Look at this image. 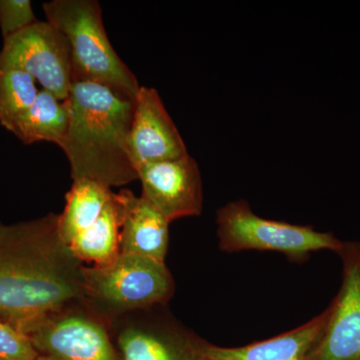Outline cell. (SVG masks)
<instances>
[{
    "label": "cell",
    "instance_id": "cell-11",
    "mask_svg": "<svg viewBox=\"0 0 360 360\" xmlns=\"http://www.w3.org/2000/svg\"><path fill=\"white\" fill-rule=\"evenodd\" d=\"M129 150L136 170L148 163L188 155L179 130L153 87L141 86L135 97Z\"/></svg>",
    "mask_w": 360,
    "mask_h": 360
},
{
    "label": "cell",
    "instance_id": "cell-2",
    "mask_svg": "<svg viewBox=\"0 0 360 360\" xmlns=\"http://www.w3.org/2000/svg\"><path fill=\"white\" fill-rule=\"evenodd\" d=\"M70 122L60 148L70 176L110 187L139 180L129 150L134 101L105 85L73 82Z\"/></svg>",
    "mask_w": 360,
    "mask_h": 360
},
{
    "label": "cell",
    "instance_id": "cell-8",
    "mask_svg": "<svg viewBox=\"0 0 360 360\" xmlns=\"http://www.w3.org/2000/svg\"><path fill=\"white\" fill-rule=\"evenodd\" d=\"M158 307L112 322L111 333L122 360H201L202 338L172 316L156 312Z\"/></svg>",
    "mask_w": 360,
    "mask_h": 360
},
{
    "label": "cell",
    "instance_id": "cell-15",
    "mask_svg": "<svg viewBox=\"0 0 360 360\" xmlns=\"http://www.w3.org/2000/svg\"><path fill=\"white\" fill-rule=\"evenodd\" d=\"M70 122L68 98H58L51 92L39 89L37 99L11 130L22 143L52 142L60 146Z\"/></svg>",
    "mask_w": 360,
    "mask_h": 360
},
{
    "label": "cell",
    "instance_id": "cell-18",
    "mask_svg": "<svg viewBox=\"0 0 360 360\" xmlns=\"http://www.w3.org/2000/svg\"><path fill=\"white\" fill-rule=\"evenodd\" d=\"M30 0H0V32L4 39L37 22Z\"/></svg>",
    "mask_w": 360,
    "mask_h": 360
},
{
    "label": "cell",
    "instance_id": "cell-6",
    "mask_svg": "<svg viewBox=\"0 0 360 360\" xmlns=\"http://www.w3.org/2000/svg\"><path fill=\"white\" fill-rule=\"evenodd\" d=\"M37 360H122L111 323L84 302L45 315L23 330Z\"/></svg>",
    "mask_w": 360,
    "mask_h": 360
},
{
    "label": "cell",
    "instance_id": "cell-7",
    "mask_svg": "<svg viewBox=\"0 0 360 360\" xmlns=\"http://www.w3.org/2000/svg\"><path fill=\"white\" fill-rule=\"evenodd\" d=\"M0 65L28 73L42 89L65 101L72 84L70 42L49 21H37L8 39H4Z\"/></svg>",
    "mask_w": 360,
    "mask_h": 360
},
{
    "label": "cell",
    "instance_id": "cell-12",
    "mask_svg": "<svg viewBox=\"0 0 360 360\" xmlns=\"http://www.w3.org/2000/svg\"><path fill=\"white\" fill-rule=\"evenodd\" d=\"M120 207V253L165 262L169 245V224L143 196L129 189L117 193Z\"/></svg>",
    "mask_w": 360,
    "mask_h": 360
},
{
    "label": "cell",
    "instance_id": "cell-10",
    "mask_svg": "<svg viewBox=\"0 0 360 360\" xmlns=\"http://www.w3.org/2000/svg\"><path fill=\"white\" fill-rule=\"evenodd\" d=\"M142 193L169 222L202 212L200 167L191 155L148 163L137 168Z\"/></svg>",
    "mask_w": 360,
    "mask_h": 360
},
{
    "label": "cell",
    "instance_id": "cell-3",
    "mask_svg": "<svg viewBox=\"0 0 360 360\" xmlns=\"http://www.w3.org/2000/svg\"><path fill=\"white\" fill-rule=\"evenodd\" d=\"M42 7L46 21L60 30L70 42L72 82L105 85L134 101L141 85L113 49L99 2L52 0Z\"/></svg>",
    "mask_w": 360,
    "mask_h": 360
},
{
    "label": "cell",
    "instance_id": "cell-20",
    "mask_svg": "<svg viewBox=\"0 0 360 360\" xmlns=\"http://www.w3.org/2000/svg\"><path fill=\"white\" fill-rule=\"evenodd\" d=\"M4 224H1V222H0V232L2 231V229H4Z\"/></svg>",
    "mask_w": 360,
    "mask_h": 360
},
{
    "label": "cell",
    "instance_id": "cell-4",
    "mask_svg": "<svg viewBox=\"0 0 360 360\" xmlns=\"http://www.w3.org/2000/svg\"><path fill=\"white\" fill-rule=\"evenodd\" d=\"M175 283L165 262L120 253L108 264L84 269V298L90 309L112 322L124 315L165 307Z\"/></svg>",
    "mask_w": 360,
    "mask_h": 360
},
{
    "label": "cell",
    "instance_id": "cell-9",
    "mask_svg": "<svg viewBox=\"0 0 360 360\" xmlns=\"http://www.w3.org/2000/svg\"><path fill=\"white\" fill-rule=\"evenodd\" d=\"M336 253L342 283L323 333L304 360H360V241H343Z\"/></svg>",
    "mask_w": 360,
    "mask_h": 360
},
{
    "label": "cell",
    "instance_id": "cell-17",
    "mask_svg": "<svg viewBox=\"0 0 360 360\" xmlns=\"http://www.w3.org/2000/svg\"><path fill=\"white\" fill-rule=\"evenodd\" d=\"M37 82L25 71L0 65V125L11 131L39 94Z\"/></svg>",
    "mask_w": 360,
    "mask_h": 360
},
{
    "label": "cell",
    "instance_id": "cell-14",
    "mask_svg": "<svg viewBox=\"0 0 360 360\" xmlns=\"http://www.w3.org/2000/svg\"><path fill=\"white\" fill-rule=\"evenodd\" d=\"M110 187L90 181L75 180L65 195V207L58 214V231L66 246L89 229L103 214L112 198Z\"/></svg>",
    "mask_w": 360,
    "mask_h": 360
},
{
    "label": "cell",
    "instance_id": "cell-1",
    "mask_svg": "<svg viewBox=\"0 0 360 360\" xmlns=\"http://www.w3.org/2000/svg\"><path fill=\"white\" fill-rule=\"evenodd\" d=\"M58 219L49 213L0 232V319L21 333L84 298L85 264L61 240Z\"/></svg>",
    "mask_w": 360,
    "mask_h": 360
},
{
    "label": "cell",
    "instance_id": "cell-19",
    "mask_svg": "<svg viewBox=\"0 0 360 360\" xmlns=\"http://www.w3.org/2000/svg\"><path fill=\"white\" fill-rule=\"evenodd\" d=\"M37 356L27 336L0 319V360H37Z\"/></svg>",
    "mask_w": 360,
    "mask_h": 360
},
{
    "label": "cell",
    "instance_id": "cell-16",
    "mask_svg": "<svg viewBox=\"0 0 360 360\" xmlns=\"http://www.w3.org/2000/svg\"><path fill=\"white\" fill-rule=\"evenodd\" d=\"M120 207L115 193L96 224L77 236L68 248L84 264H108L120 255Z\"/></svg>",
    "mask_w": 360,
    "mask_h": 360
},
{
    "label": "cell",
    "instance_id": "cell-5",
    "mask_svg": "<svg viewBox=\"0 0 360 360\" xmlns=\"http://www.w3.org/2000/svg\"><path fill=\"white\" fill-rule=\"evenodd\" d=\"M217 224L219 248L229 253L276 251L290 262H304L315 251L338 252L343 243L331 232L258 217L245 200L221 206L217 212Z\"/></svg>",
    "mask_w": 360,
    "mask_h": 360
},
{
    "label": "cell",
    "instance_id": "cell-13",
    "mask_svg": "<svg viewBox=\"0 0 360 360\" xmlns=\"http://www.w3.org/2000/svg\"><path fill=\"white\" fill-rule=\"evenodd\" d=\"M328 314V307L292 330L245 347H222L202 340L201 360H304L323 333Z\"/></svg>",
    "mask_w": 360,
    "mask_h": 360
}]
</instances>
